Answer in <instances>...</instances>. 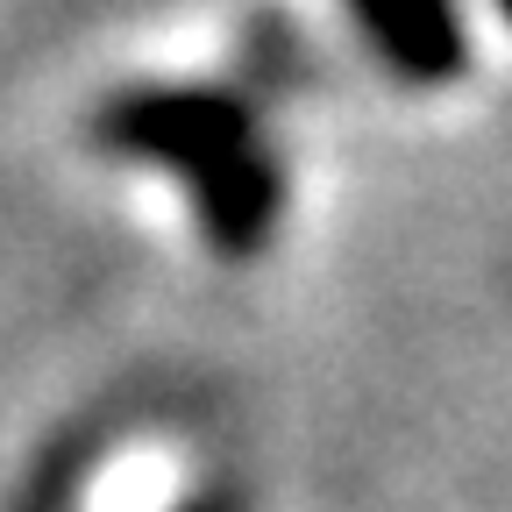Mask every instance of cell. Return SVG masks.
Returning <instances> with one entry per match:
<instances>
[{
	"instance_id": "obj_1",
	"label": "cell",
	"mask_w": 512,
	"mask_h": 512,
	"mask_svg": "<svg viewBox=\"0 0 512 512\" xmlns=\"http://www.w3.org/2000/svg\"><path fill=\"white\" fill-rule=\"evenodd\" d=\"M356 15L406 72H448L456 64V15H448V0H356Z\"/></svg>"
},
{
	"instance_id": "obj_2",
	"label": "cell",
	"mask_w": 512,
	"mask_h": 512,
	"mask_svg": "<svg viewBox=\"0 0 512 512\" xmlns=\"http://www.w3.org/2000/svg\"><path fill=\"white\" fill-rule=\"evenodd\" d=\"M505 15H512V0H505Z\"/></svg>"
}]
</instances>
